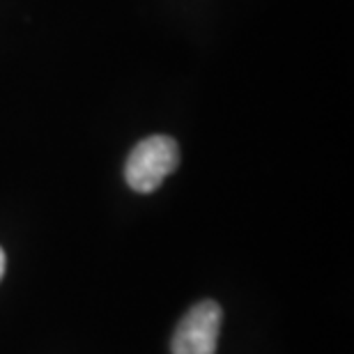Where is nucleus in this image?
I'll return each mask as SVG.
<instances>
[{
  "instance_id": "2",
  "label": "nucleus",
  "mask_w": 354,
  "mask_h": 354,
  "mask_svg": "<svg viewBox=\"0 0 354 354\" xmlns=\"http://www.w3.org/2000/svg\"><path fill=\"white\" fill-rule=\"evenodd\" d=\"M223 310L216 301L203 299L191 306L177 324L171 352L173 354H216Z\"/></svg>"
},
{
  "instance_id": "3",
  "label": "nucleus",
  "mask_w": 354,
  "mask_h": 354,
  "mask_svg": "<svg viewBox=\"0 0 354 354\" xmlns=\"http://www.w3.org/2000/svg\"><path fill=\"white\" fill-rule=\"evenodd\" d=\"M5 267H7V258H5V251L0 249V279H3V274H5Z\"/></svg>"
},
{
  "instance_id": "1",
  "label": "nucleus",
  "mask_w": 354,
  "mask_h": 354,
  "mask_svg": "<svg viewBox=\"0 0 354 354\" xmlns=\"http://www.w3.org/2000/svg\"><path fill=\"white\" fill-rule=\"evenodd\" d=\"M180 166V147L171 136H150L133 147L124 166L127 184L138 194L157 191Z\"/></svg>"
}]
</instances>
